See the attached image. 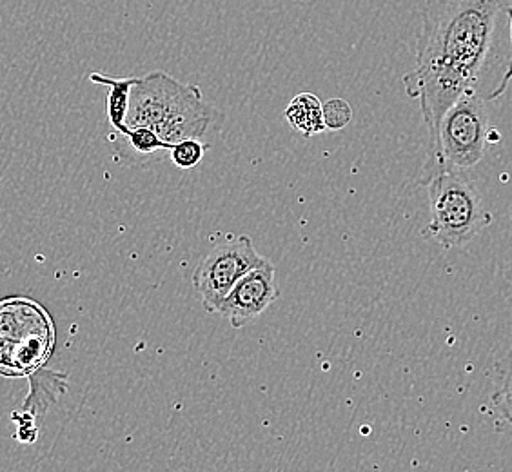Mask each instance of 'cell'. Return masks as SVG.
Instances as JSON below:
<instances>
[{"label":"cell","instance_id":"4","mask_svg":"<svg viewBox=\"0 0 512 472\" xmlns=\"http://www.w3.org/2000/svg\"><path fill=\"white\" fill-rule=\"evenodd\" d=\"M487 142L489 113L485 100L474 93H467L456 100L442 118L436 146L429 151L420 182L444 169L467 171L474 168L482 162Z\"/></svg>","mask_w":512,"mask_h":472},{"label":"cell","instance_id":"3","mask_svg":"<svg viewBox=\"0 0 512 472\" xmlns=\"http://www.w3.org/2000/svg\"><path fill=\"white\" fill-rule=\"evenodd\" d=\"M422 184L427 186L431 206L425 233L445 249L467 246L493 224V215L465 171L444 169Z\"/></svg>","mask_w":512,"mask_h":472},{"label":"cell","instance_id":"8","mask_svg":"<svg viewBox=\"0 0 512 472\" xmlns=\"http://www.w3.org/2000/svg\"><path fill=\"white\" fill-rule=\"evenodd\" d=\"M287 124L304 138L315 137L325 131L324 108L313 93H300L286 108Z\"/></svg>","mask_w":512,"mask_h":472},{"label":"cell","instance_id":"10","mask_svg":"<svg viewBox=\"0 0 512 472\" xmlns=\"http://www.w3.org/2000/svg\"><path fill=\"white\" fill-rule=\"evenodd\" d=\"M122 137L128 138L129 146L140 157H153L160 151H171L173 148L171 144L158 137L157 131L151 128H128Z\"/></svg>","mask_w":512,"mask_h":472},{"label":"cell","instance_id":"11","mask_svg":"<svg viewBox=\"0 0 512 472\" xmlns=\"http://www.w3.org/2000/svg\"><path fill=\"white\" fill-rule=\"evenodd\" d=\"M206 146L198 138H186L182 142L173 144L171 148V160L180 169H193L202 162L206 155Z\"/></svg>","mask_w":512,"mask_h":472},{"label":"cell","instance_id":"5","mask_svg":"<svg viewBox=\"0 0 512 472\" xmlns=\"http://www.w3.org/2000/svg\"><path fill=\"white\" fill-rule=\"evenodd\" d=\"M264 260L256 253L249 236H238L213 247L193 275V284L207 313L217 315L218 305L237 286L238 280Z\"/></svg>","mask_w":512,"mask_h":472},{"label":"cell","instance_id":"2","mask_svg":"<svg viewBox=\"0 0 512 472\" xmlns=\"http://www.w3.org/2000/svg\"><path fill=\"white\" fill-rule=\"evenodd\" d=\"M213 122V109L202 97V89L153 71L138 79L131 89L128 128H151L168 144L186 138L204 137Z\"/></svg>","mask_w":512,"mask_h":472},{"label":"cell","instance_id":"7","mask_svg":"<svg viewBox=\"0 0 512 472\" xmlns=\"http://www.w3.org/2000/svg\"><path fill=\"white\" fill-rule=\"evenodd\" d=\"M89 80L93 84L108 86V100H106V111H108L109 124L124 135L128 131L126 118H128L129 100H131V89L137 84L138 77H124V79H115V77H106L102 73H91Z\"/></svg>","mask_w":512,"mask_h":472},{"label":"cell","instance_id":"9","mask_svg":"<svg viewBox=\"0 0 512 472\" xmlns=\"http://www.w3.org/2000/svg\"><path fill=\"white\" fill-rule=\"evenodd\" d=\"M491 409L500 431L512 433V349L496 362Z\"/></svg>","mask_w":512,"mask_h":472},{"label":"cell","instance_id":"1","mask_svg":"<svg viewBox=\"0 0 512 472\" xmlns=\"http://www.w3.org/2000/svg\"><path fill=\"white\" fill-rule=\"evenodd\" d=\"M512 80V0H424L416 66L405 73L409 99L420 102L429 151L447 109L474 93L502 97Z\"/></svg>","mask_w":512,"mask_h":472},{"label":"cell","instance_id":"12","mask_svg":"<svg viewBox=\"0 0 512 472\" xmlns=\"http://www.w3.org/2000/svg\"><path fill=\"white\" fill-rule=\"evenodd\" d=\"M322 108H324L325 129H331V131L344 129L353 118V109L344 99H331L322 104Z\"/></svg>","mask_w":512,"mask_h":472},{"label":"cell","instance_id":"6","mask_svg":"<svg viewBox=\"0 0 512 472\" xmlns=\"http://www.w3.org/2000/svg\"><path fill=\"white\" fill-rule=\"evenodd\" d=\"M278 296L276 269L266 258L238 280L237 286L218 305L217 315L227 318L233 329H242L262 315Z\"/></svg>","mask_w":512,"mask_h":472}]
</instances>
